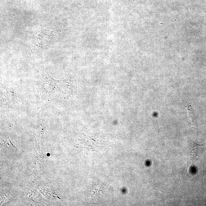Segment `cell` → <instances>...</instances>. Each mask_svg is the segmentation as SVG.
<instances>
[{
    "label": "cell",
    "instance_id": "2",
    "mask_svg": "<svg viewBox=\"0 0 206 206\" xmlns=\"http://www.w3.org/2000/svg\"><path fill=\"white\" fill-rule=\"evenodd\" d=\"M186 109H187V116H188V121L189 125L191 126H195V122L197 118L195 113L193 111L190 105L186 107Z\"/></svg>",
    "mask_w": 206,
    "mask_h": 206
},
{
    "label": "cell",
    "instance_id": "1",
    "mask_svg": "<svg viewBox=\"0 0 206 206\" xmlns=\"http://www.w3.org/2000/svg\"><path fill=\"white\" fill-rule=\"evenodd\" d=\"M190 148L192 159L193 162L198 159L199 154H201L205 144L200 145L190 139Z\"/></svg>",
    "mask_w": 206,
    "mask_h": 206
}]
</instances>
